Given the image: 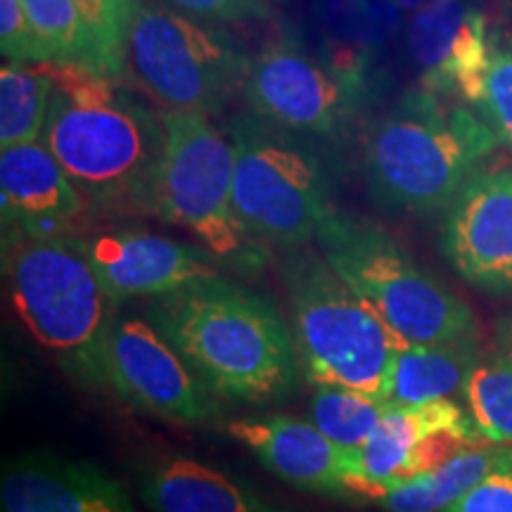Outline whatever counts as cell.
I'll return each mask as SVG.
<instances>
[{
  "mask_svg": "<svg viewBox=\"0 0 512 512\" xmlns=\"http://www.w3.org/2000/svg\"><path fill=\"white\" fill-rule=\"evenodd\" d=\"M477 107L482 119L491 126L498 140L512 147V46L503 48L494 41L489 69H486L484 93Z\"/></svg>",
  "mask_w": 512,
  "mask_h": 512,
  "instance_id": "28",
  "label": "cell"
},
{
  "mask_svg": "<svg viewBox=\"0 0 512 512\" xmlns=\"http://www.w3.org/2000/svg\"><path fill=\"white\" fill-rule=\"evenodd\" d=\"M0 48L10 64L43 62L41 46L22 0H0Z\"/></svg>",
  "mask_w": 512,
  "mask_h": 512,
  "instance_id": "30",
  "label": "cell"
},
{
  "mask_svg": "<svg viewBox=\"0 0 512 512\" xmlns=\"http://www.w3.org/2000/svg\"><path fill=\"white\" fill-rule=\"evenodd\" d=\"M5 278L22 325L64 373L86 387H107L105 344L117 304L74 238L34 240L12 230Z\"/></svg>",
  "mask_w": 512,
  "mask_h": 512,
  "instance_id": "4",
  "label": "cell"
},
{
  "mask_svg": "<svg viewBox=\"0 0 512 512\" xmlns=\"http://www.w3.org/2000/svg\"><path fill=\"white\" fill-rule=\"evenodd\" d=\"M427 3H432V0H396V5H399L403 12H418L420 8H425Z\"/></svg>",
  "mask_w": 512,
  "mask_h": 512,
  "instance_id": "33",
  "label": "cell"
},
{
  "mask_svg": "<svg viewBox=\"0 0 512 512\" xmlns=\"http://www.w3.org/2000/svg\"><path fill=\"white\" fill-rule=\"evenodd\" d=\"M164 147L143 211L188 230L214 264L256 273L264 242L247 233L233 209L235 155L204 114L164 112Z\"/></svg>",
  "mask_w": 512,
  "mask_h": 512,
  "instance_id": "7",
  "label": "cell"
},
{
  "mask_svg": "<svg viewBox=\"0 0 512 512\" xmlns=\"http://www.w3.org/2000/svg\"><path fill=\"white\" fill-rule=\"evenodd\" d=\"M299 366L313 387L358 389L387 401L403 342L323 254L297 247L283 264Z\"/></svg>",
  "mask_w": 512,
  "mask_h": 512,
  "instance_id": "5",
  "label": "cell"
},
{
  "mask_svg": "<svg viewBox=\"0 0 512 512\" xmlns=\"http://www.w3.org/2000/svg\"><path fill=\"white\" fill-rule=\"evenodd\" d=\"M228 432L283 482L313 494H347L344 451L332 444L311 420L268 415L233 422Z\"/></svg>",
  "mask_w": 512,
  "mask_h": 512,
  "instance_id": "18",
  "label": "cell"
},
{
  "mask_svg": "<svg viewBox=\"0 0 512 512\" xmlns=\"http://www.w3.org/2000/svg\"><path fill=\"white\" fill-rule=\"evenodd\" d=\"M176 8L214 22H240L256 19L266 12V0H169Z\"/></svg>",
  "mask_w": 512,
  "mask_h": 512,
  "instance_id": "31",
  "label": "cell"
},
{
  "mask_svg": "<svg viewBox=\"0 0 512 512\" xmlns=\"http://www.w3.org/2000/svg\"><path fill=\"white\" fill-rule=\"evenodd\" d=\"M150 320L211 396L273 406L299 387L292 330L278 306L223 275L155 297Z\"/></svg>",
  "mask_w": 512,
  "mask_h": 512,
  "instance_id": "1",
  "label": "cell"
},
{
  "mask_svg": "<svg viewBox=\"0 0 512 512\" xmlns=\"http://www.w3.org/2000/svg\"><path fill=\"white\" fill-rule=\"evenodd\" d=\"M486 446L470 415L451 399L394 406L356 451H344L347 494L380 501L465 448Z\"/></svg>",
  "mask_w": 512,
  "mask_h": 512,
  "instance_id": "10",
  "label": "cell"
},
{
  "mask_svg": "<svg viewBox=\"0 0 512 512\" xmlns=\"http://www.w3.org/2000/svg\"><path fill=\"white\" fill-rule=\"evenodd\" d=\"M105 384L121 401L159 420L202 425L216 403L150 320L114 318L105 344Z\"/></svg>",
  "mask_w": 512,
  "mask_h": 512,
  "instance_id": "11",
  "label": "cell"
},
{
  "mask_svg": "<svg viewBox=\"0 0 512 512\" xmlns=\"http://www.w3.org/2000/svg\"><path fill=\"white\" fill-rule=\"evenodd\" d=\"M3 512H136L117 479L88 460L55 451H29L5 460Z\"/></svg>",
  "mask_w": 512,
  "mask_h": 512,
  "instance_id": "16",
  "label": "cell"
},
{
  "mask_svg": "<svg viewBox=\"0 0 512 512\" xmlns=\"http://www.w3.org/2000/svg\"><path fill=\"white\" fill-rule=\"evenodd\" d=\"M242 86L256 117L318 136H335L363 98L292 41L261 50L247 64Z\"/></svg>",
  "mask_w": 512,
  "mask_h": 512,
  "instance_id": "12",
  "label": "cell"
},
{
  "mask_svg": "<svg viewBox=\"0 0 512 512\" xmlns=\"http://www.w3.org/2000/svg\"><path fill=\"white\" fill-rule=\"evenodd\" d=\"M446 259L467 283L512 292V171H479L448 207Z\"/></svg>",
  "mask_w": 512,
  "mask_h": 512,
  "instance_id": "13",
  "label": "cell"
},
{
  "mask_svg": "<svg viewBox=\"0 0 512 512\" xmlns=\"http://www.w3.org/2000/svg\"><path fill=\"white\" fill-rule=\"evenodd\" d=\"M496 38L472 0H432L413 12L408 50L420 67L425 91L439 98L458 95L477 105L484 93L486 69Z\"/></svg>",
  "mask_w": 512,
  "mask_h": 512,
  "instance_id": "14",
  "label": "cell"
},
{
  "mask_svg": "<svg viewBox=\"0 0 512 512\" xmlns=\"http://www.w3.org/2000/svg\"><path fill=\"white\" fill-rule=\"evenodd\" d=\"M233 209L252 238L297 249L318 238L330 216L328 183L309 155L254 117L230 121Z\"/></svg>",
  "mask_w": 512,
  "mask_h": 512,
  "instance_id": "8",
  "label": "cell"
},
{
  "mask_svg": "<svg viewBox=\"0 0 512 512\" xmlns=\"http://www.w3.org/2000/svg\"><path fill=\"white\" fill-rule=\"evenodd\" d=\"M465 411L486 446L512 444V356H484L463 392Z\"/></svg>",
  "mask_w": 512,
  "mask_h": 512,
  "instance_id": "25",
  "label": "cell"
},
{
  "mask_svg": "<svg viewBox=\"0 0 512 512\" xmlns=\"http://www.w3.org/2000/svg\"><path fill=\"white\" fill-rule=\"evenodd\" d=\"M53 81L43 69L5 64L0 72V145L36 143L46 131Z\"/></svg>",
  "mask_w": 512,
  "mask_h": 512,
  "instance_id": "24",
  "label": "cell"
},
{
  "mask_svg": "<svg viewBox=\"0 0 512 512\" xmlns=\"http://www.w3.org/2000/svg\"><path fill=\"white\" fill-rule=\"evenodd\" d=\"M496 143L482 117L446 107L439 95L420 88L370 133L363 155L368 188L387 209L432 214L451 207Z\"/></svg>",
  "mask_w": 512,
  "mask_h": 512,
  "instance_id": "3",
  "label": "cell"
},
{
  "mask_svg": "<svg viewBox=\"0 0 512 512\" xmlns=\"http://www.w3.org/2000/svg\"><path fill=\"white\" fill-rule=\"evenodd\" d=\"M74 242L114 304L164 297L219 273L202 249L145 230H107Z\"/></svg>",
  "mask_w": 512,
  "mask_h": 512,
  "instance_id": "15",
  "label": "cell"
},
{
  "mask_svg": "<svg viewBox=\"0 0 512 512\" xmlns=\"http://www.w3.org/2000/svg\"><path fill=\"white\" fill-rule=\"evenodd\" d=\"M138 489L152 512H280L240 479L181 453L147 463Z\"/></svg>",
  "mask_w": 512,
  "mask_h": 512,
  "instance_id": "20",
  "label": "cell"
},
{
  "mask_svg": "<svg viewBox=\"0 0 512 512\" xmlns=\"http://www.w3.org/2000/svg\"><path fill=\"white\" fill-rule=\"evenodd\" d=\"M53 81L43 140L86 200L143 209L164 121L81 64L46 62Z\"/></svg>",
  "mask_w": 512,
  "mask_h": 512,
  "instance_id": "2",
  "label": "cell"
},
{
  "mask_svg": "<svg viewBox=\"0 0 512 512\" xmlns=\"http://www.w3.org/2000/svg\"><path fill=\"white\" fill-rule=\"evenodd\" d=\"M247 64L228 38L181 12L143 3L126 43L124 74L166 112H216L245 81Z\"/></svg>",
  "mask_w": 512,
  "mask_h": 512,
  "instance_id": "9",
  "label": "cell"
},
{
  "mask_svg": "<svg viewBox=\"0 0 512 512\" xmlns=\"http://www.w3.org/2000/svg\"><path fill=\"white\" fill-rule=\"evenodd\" d=\"M83 200L46 143L3 147L0 202L5 228L34 240L67 238L69 223L83 211Z\"/></svg>",
  "mask_w": 512,
  "mask_h": 512,
  "instance_id": "17",
  "label": "cell"
},
{
  "mask_svg": "<svg viewBox=\"0 0 512 512\" xmlns=\"http://www.w3.org/2000/svg\"><path fill=\"white\" fill-rule=\"evenodd\" d=\"M482 361L477 339L448 344H403L389 380L387 401L392 406L444 401L460 396L472 370Z\"/></svg>",
  "mask_w": 512,
  "mask_h": 512,
  "instance_id": "21",
  "label": "cell"
},
{
  "mask_svg": "<svg viewBox=\"0 0 512 512\" xmlns=\"http://www.w3.org/2000/svg\"><path fill=\"white\" fill-rule=\"evenodd\" d=\"M46 62L81 64L98 72V50L74 0H22Z\"/></svg>",
  "mask_w": 512,
  "mask_h": 512,
  "instance_id": "26",
  "label": "cell"
},
{
  "mask_svg": "<svg viewBox=\"0 0 512 512\" xmlns=\"http://www.w3.org/2000/svg\"><path fill=\"white\" fill-rule=\"evenodd\" d=\"M316 240L332 271L403 344L477 339V320L470 306L415 264L380 226L332 209Z\"/></svg>",
  "mask_w": 512,
  "mask_h": 512,
  "instance_id": "6",
  "label": "cell"
},
{
  "mask_svg": "<svg viewBox=\"0 0 512 512\" xmlns=\"http://www.w3.org/2000/svg\"><path fill=\"white\" fill-rule=\"evenodd\" d=\"M446 512H512V446L505 448L494 470Z\"/></svg>",
  "mask_w": 512,
  "mask_h": 512,
  "instance_id": "29",
  "label": "cell"
},
{
  "mask_svg": "<svg viewBox=\"0 0 512 512\" xmlns=\"http://www.w3.org/2000/svg\"><path fill=\"white\" fill-rule=\"evenodd\" d=\"M86 19L98 50V74L119 79L124 74L126 43L133 19L143 8V0H74Z\"/></svg>",
  "mask_w": 512,
  "mask_h": 512,
  "instance_id": "27",
  "label": "cell"
},
{
  "mask_svg": "<svg viewBox=\"0 0 512 512\" xmlns=\"http://www.w3.org/2000/svg\"><path fill=\"white\" fill-rule=\"evenodd\" d=\"M505 448L508 446L465 448L437 470L384 494L377 503L387 512H446L494 470Z\"/></svg>",
  "mask_w": 512,
  "mask_h": 512,
  "instance_id": "22",
  "label": "cell"
},
{
  "mask_svg": "<svg viewBox=\"0 0 512 512\" xmlns=\"http://www.w3.org/2000/svg\"><path fill=\"white\" fill-rule=\"evenodd\" d=\"M392 408V403L380 396L320 384V387H313L309 420L342 451H356L366 444Z\"/></svg>",
  "mask_w": 512,
  "mask_h": 512,
  "instance_id": "23",
  "label": "cell"
},
{
  "mask_svg": "<svg viewBox=\"0 0 512 512\" xmlns=\"http://www.w3.org/2000/svg\"><path fill=\"white\" fill-rule=\"evenodd\" d=\"M396 0H313V22L325 43V64L361 95L375 55L401 27Z\"/></svg>",
  "mask_w": 512,
  "mask_h": 512,
  "instance_id": "19",
  "label": "cell"
},
{
  "mask_svg": "<svg viewBox=\"0 0 512 512\" xmlns=\"http://www.w3.org/2000/svg\"><path fill=\"white\" fill-rule=\"evenodd\" d=\"M498 344H501L503 354L512 356V313L498 325Z\"/></svg>",
  "mask_w": 512,
  "mask_h": 512,
  "instance_id": "32",
  "label": "cell"
}]
</instances>
